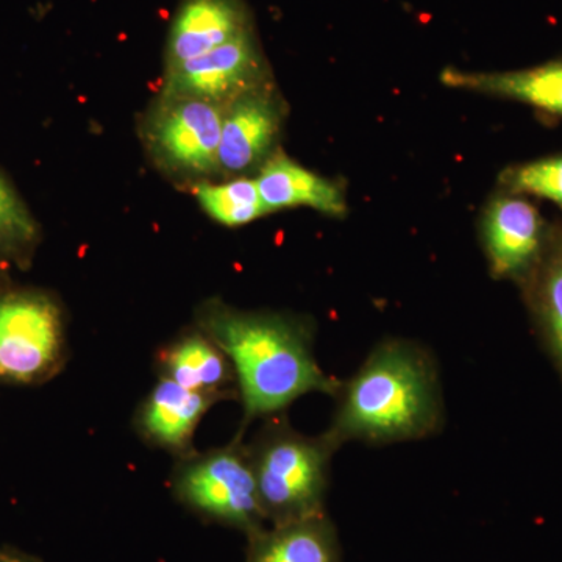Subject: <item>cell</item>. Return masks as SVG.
<instances>
[{"instance_id":"1","label":"cell","mask_w":562,"mask_h":562,"mask_svg":"<svg viewBox=\"0 0 562 562\" xmlns=\"http://www.w3.org/2000/svg\"><path fill=\"white\" fill-rule=\"evenodd\" d=\"M195 327L232 362L243 405L241 431L251 422L281 416L303 395L335 397L341 386L316 360L312 322L294 314L246 312L210 299L199 306Z\"/></svg>"},{"instance_id":"2","label":"cell","mask_w":562,"mask_h":562,"mask_svg":"<svg viewBox=\"0 0 562 562\" xmlns=\"http://www.w3.org/2000/svg\"><path fill=\"white\" fill-rule=\"evenodd\" d=\"M335 397L325 435L338 449L347 442L417 441L438 435L443 425L438 364L425 347L406 339L379 344Z\"/></svg>"},{"instance_id":"3","label":"cell","mask_w":562,"mask_h":562,"mask_svg":"<svg viewBox=\"0 0 562 562\" xmlns=\"http://www.w3.org/2000/svg\"><path fill=\"white\" fill-rule=\"evenodd\" d=\"M327 435L306 436L279 416L249 446L262 514L269 525H283L325 513L333 454Z\"/></svg>"},{"instance_id":"4","label":"cell","mask_w":562,"mask_h":562,"mask_svg":"<svg viewBox=\"0 0 562 562\" xmlns=\"http://www.w3.org/2000/svg\"><path fill=\"white\" fill-rule=\"evenodd\" d=\"M224 106L202 99L158 95L140 124V138L155 168L191 188L220 179Z\"/></svg>"},{"instance_id":"5","label":"cell","mask_w":562,"mask_h":562,"mask_svg":"<svg viewBox=\"0 0 562 562\" xmlns=\"http://www.w3.org/2000/svg\"><path fill=\"white\" fill-rule=\"evenodd\" d=\"M172 491L187 508L247 538L265 530L249 446L236 438L228 446L180 458L172 473Z\"/></svg>"},{"instance_id":"6","label":"cell","mask_w":562,"mask_h":562,"mask_svg":"<svg viewBox=\"0 0 562 562\" xmlns=\"http://www.w3.org/2000/svg\"><path fill=\"white\" fill-rule=\"evenodd\" d=\"M65 355V321L54 299L40 291L0 292V382H44L60 371Z\"/></svg>"},{"instance_id":"7","label":"cell","mask_w":562,"mask_h":562,"mask_svg":"<svg viewBox=\"0 0 562 562\" xmlns=\"http://www.w3.org/2000/svg\"><path fill=\"white\" fill-rule=\"evenodd\" d=\"M271 81L268 63L254 31L166 70L160 94L202 99L227 105L251 88Z\"/></svg>"},{"instance_id":"8","label":"cell","mask_w":562,"mask_h":562,"mask_svg":"<svg viewBox=\"0 0 562 562\" xmlns=\"http://www.w3.org/2000/svg\"><path fill=\"white\" fill-rule=\"evenodd\" d=\"M552 224L522 194L503 190L487 206L482 225L484 254L495 279L527 281L541 260Z\"/></svg>"},{"instance_id":"9","label":"cell","mask_w":562,"mask_h":562,"mask_svg":"<svg viewBox=\"0 0 562 562\" xmlns=\"http://www.w3.org/2000/svg\"><path fill=\"white\" fill-rule=\"evenodd\" d=\"M286 105L268 81L243 92L224 106L220 144V179L249 177L273 155Z\"/></svg>"},{"instance_id":"10","label":"cell","mask_w":562,"mask_h":562,"mask_svg":"<svg viewBox=\"0 0 562 562\" xmlns=\"http://www.w3.org/2000/svg\"><path fill=\"white\" fill-rule=\"evenodd\" d=\"M254 31L243 0H181L165 47V72Z\"/></svg>"},{"instance_id":"11","label":"cell","mask_w":562,"mask_h":562,"mask_svg":"<svg viewBox=\"0 0 562 562\" xmlns=\"http://www.w3.org/2000/svg\"><path fill=\"white\" fill-rule=\"evenodd\" d=\"M221 398L184 390L171 380H158L136 414V428L146 441L179 458L194 452L192 439L203 416Z\"/></svg>"},{"instance_id":"12","label":"cell","mask_w":562,"mask_h":562,"mask_svg":"<svg viewBox=\"0 0 562 562\" xmlns=\"http://www.w3.org/2000/svg\"><path fill=\"white\" fill-rule=\"evenodd\" d=\"M160 376L184 390L221 401L238 397L235 371L224 350L198 327L184 331L160 351Z\"/></svg>"},{"instance_id":"13","label":"cell","mask_w":562,"mask_h":562,"mask_svg":"<svg viewBox=\"0 0 562 562\" xmlns=\"http://www.w3.org/2000/svg\"><path fill=\"white\" fill-rule=\"evenodd\" d=\"M447 87L464 88L524 103L539 113L562 120V57L532 68L505 72H462L449 69L442 74Z\"/></svg>"},{"instance_id":"14","label":"cell","mask_w":562,"mask_h":562,"mask_svg":"<svg viewBox=\"0 0 562 562\" xmlns=\"http://www.w3.org/2000/svg\"><path fill=\"white\" fill-rule=\"evenodd\" d=\"M255 181L266 214L295 206H306L333 217L346 214V198L335 181L303 168L284 154H273L261 166Z\"/></svg>"},{"instance_id":"15","label":"cell","mask_w":562,"mask_h":562,"mask_svg":"<svg viewBox=\"0 0 562 562\" xmlns=\"http://www.w3.org/2000/svg\"><path fill=\"white\" fill-rule=\"evenodd\" d=\"M247 562H342V553L335 525L324 513L251 536Z\"/></svg>"},{"instance_id":"16","label":"cell","mask_w":562,"mask_h":562,"mask_svg":"<svg viewBox=\"0 0 562 562\" xmlns=\"http://www.w3.org/2000/svg\"><path fill=\"white\" fill-rule=\"evenodd\" d=\"M522 290L532 319L562 373V224H552L541 260Z\"/></svg>"},{"instance_id":"17","label":"cell","mask_w":562,"mask_h":562,"mask_svg":"<svg viewBox=\"0 0 562 562\" xmlns=\"http://www.w3.org/2000/svg\"><path fill=\"white\" fill-rule=\"evenodd\" d=\"M191 190L210 220L224 227H243L266 214L257 181L250 177H238L222 183L203 181Z\"/></svg>"},{"instance_id":"18","label":"cell","mask_w":562,"mask_h":562,"mask_svg":"<svg viewBox=\"0 0 562 562\" xmlns=\"http://www.w3.org/2000/svg\"><path fill=\"white\" fill-rule=\"evenodd\" d=\"M503 190L554 203L562 211V151L506 169Z\"/></svg>"},{"instance_id":"19","label":"cell","mask_w":562,"mask_h":562,"mask_svg":"<svg viewBox=\"0 0 562 562\" xmlns=\"http://www.w3.org/2000/svg\"><path fill=\"white\" fill-rule=\"evenodd\" d=\"M38 238V224L21 195L0 173V255L16 257Z\"/></svg>"},{"instance_id":"20","label":"cell","mask_w":562,"mask_h":562,"mask_svg":"<svg viewBox=\"0 0 562 562\" xmlns=\"http://www.w3.org/2000/svg\"><path fill=\"white\" fill-rule=\"evenodd\" d=\"M0 562H40L35 558L27 557V554L2 552L0 554Z\"/></svg>"},{"instance_id":"21","label":"cell","mask_w":562,"mask_h":562,"mask_svg":"<svg viewBox=\"0 0 562 562\" xmlns=\"http://www.w3.org/2000/svg\"><path fill=\"white\" fill-rule=\"evenodd\" d=\"M0 554H2V552H0Z\"/></svg>"}]
</instances>
